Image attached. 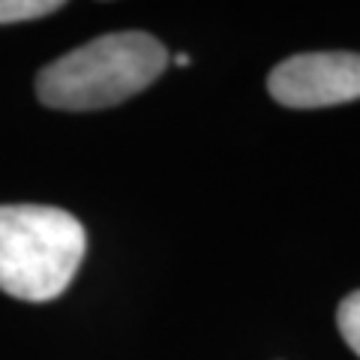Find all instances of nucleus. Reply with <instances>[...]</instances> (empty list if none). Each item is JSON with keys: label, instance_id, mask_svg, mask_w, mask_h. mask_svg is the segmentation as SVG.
Wrapping results in <instances>:
<instances>
[{"label": "nucleus", "instance_id": "f257e3e1", "mask_svg": "<svg viewBox=\"0 0 360 360\" xmlns=\"http://www.w3.org/2000/svg\"><path fill=\"white\" fill-rule=\"evenodd\" d=\"M165 63L168 54L150 33H105L45 66L37 75V96L60 111L108 108L150 87Z\"/></svg>", "mask_w": 360, "mask_h": 360}, {"label": "nucleus", "instance_id": "20e7f679", "mask_svg": "<svg viewBox=\"0 0 360 360\" xmlns=\"http://www.w3.org/2000/svg\"><path fill=\"white\" fill-rule=\"evenodd\" d=\"M60 6L63 4H58V0H0V25L33 21V18L58 13Z\"/></svg>", "mask_w": 360, "mask_h": 360}, {"label": "nucleus", "instance_id": "7ed1b4c3", "mask_svg": "<svg viewBox=\"0 0 360 360\" xmlns=\"http://www.w3.org/2000/svg\"><path fill=\"white\" fill-rule=\"evenodd\" d=\"M267 90L279 105L324 108L360 99V54L354 51H312L274 66Z\"/></svg>", "mask_w": 360, "mask_h": 360}, {"label": "nucleus", "instance_id": "39448f33", "mask_svg": "<svg viewBox=\"0 0 360 360\" xmlns=\"http://www.w3.org/2000/svg\"><path fill=\"white\" fill-rule=\"evenodd\" d=\"M336 324H340L342 340L348 342V348L360 357V291H352L336 309Z\"/></svg>", "mask_w": 360, "mask_h": 360}, {"label": "nucleus", "instance_id": "f03ea898", "mask_svg": "<svg viewBox=\"0 0 360 360\" xmlns=\"http://www.w3.org/2000/svg\"><path fill=\"white\" fill-rule=\"evenodd\" d=\"M84 229L49 205H0V291L45 303L70 288L84 258Z\"/></svg>", "mask_w": 360, "mask_h": 360}]
</instances>
